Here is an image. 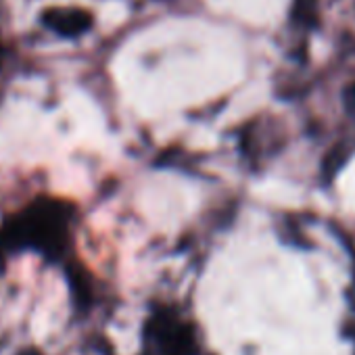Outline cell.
Listing matches in <instances>:
<instances>
[{"instance_id":"3","label":"cell","mask_w":355,"mask_h":355,"mask_svg":"<svg viewBox=\"0 0 355 355\" xmlns=\"http://www.w3.org/2000/svg\"><path fill=\"white\" fill-rule=\"evenodd\" d=\"M345 161H347V150H345L343 146H334V148L326 155V159H324V163H322V169H324V175L328 178V180L336 175V171L343 167Z\"/></svg>"},{"instance_id":"1","label":"cell","mask_w":355,"mask_h":355,"mask_svg":"<svg viewBox=\"0 0 355 355\" xmlns=\"http://www.w3.org/2000/svg\"><path fill=\"white\" fill-rule=\"evenodd\" d=\"M67 228V205L55 201L36 203L3 228V234H0V257H3V253L21 247H36L44 253H61L65 247Z\"/></svg>"},{"instance_id":"2","label":"cell","mask_w":355,"mask_h":355,"mask_svg":"<svg viewBox=\"0 0 355 355\" xmlns=\"http://www.w3.org/2000/svg\"><path fill=\"white\" fill-rule=\"evenodd\" d=\"M153 343L163 355H189L193 351V336L189 328L171 318L153 320Z\"/></svg>"},{"instance_id":"4","label":"cell","mask_w":355,"mask_h":355,"mask_svg":"<svg viewBox=\"0 0 355 355\" xmlns=\"http://www.w3.org/2000/svg\"><path fill=\"white\" fill-rule=\"evenodd\" d=\"M295 15L305 24H311V19L315 21V0H297Z\"/></svg>"},{"instance_id":"6","label":"cell","mask_w":355,"mask_h":355,"mask_svg":"<svg viewBox=\"0 0 355 355\" xmlns=\"http://www.w3.org/2000/svg\"><path fill=\"white\" fill-rule=\"evenodd\" d=\"M347 299L351 301V307L355 309V284H353V286H351V288L347 291Z\"/></svg>"},{"instance_id":"5","label":"cell","mask_w":355,"mask_h":355,"mask_svg":"<svg viewBox=\"0 0 355 355\" xmlns=\"http://www.w3.org/2000/svg\"><path fill=\"white\" fill-rule=\"evenodd\" d=\"M345 101H347L349 109H353V111H355V84L347 88V92H345Z\"/></svg>"}]
</instances>
